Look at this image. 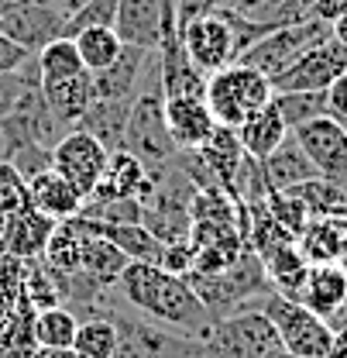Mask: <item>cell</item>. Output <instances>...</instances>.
I'll return each instance as SVG.
<instances>
[{"instance_id":"48","label":"cell","mask_w":347,"mask_h":358,"mask_svg":"<svg viewBox=\"0 0 347 358\" xmlns=\"http://www.w3.org/2000/svg\"><path fill=\"white\" fill-rule=\"evenodd\" d=\"M83 3H87V0H48V7H52L55 14H62V21H66V17H73Z\"/></svg>"},{"instance_id":"15","label":"cell","mask_w":347,"mask_h":358,"mask_svg":"<svg viewBox=\"0 0 347 358\" xmlns=\"http://www.w3.org/2000/svg\"><path fill=\"white\" fill-rule=\"evenodd\" d=\"M155 189V176L128 152H110V162L96 189L87 196V203H107V200H145Z\"/></svg>"},{"instance_id":"19","label":"cell","mask_w":347,"mask_h":358,"mask_svg":"<svg viewBox=\"0 0 347 358\" xmlns=\"http://www.w3.org/2000/svg\"><path fill=\"white\" fill-rule=\"evenodd\" d=\"M296 248L309 266H337L347 252V217H313L296 238Z\"/></svg>"},{"instance_id":"13","label":"cell","mask_w":347,"mask_h":358,"mask_svg":"<svg viewBox=\"0 0 347 358\" xmlns=\"http://www.w3.org/2000/svg\"><path fill=\"white\" fill-rule=\"evenodd\" d=\"M293 138L300 141V148L320 173V179H330L347 189V131L341 124H334L330 117H316L296 128Z\"/></svg>"},{"instance_id":"55","label":"cell","mask_w":347,"mask_h":358,"mask_svg":"<svg viewBox=\"0 0 347 358\" xmlns=\"http://www.w3.org/2000/svg\"><path fill=\"white\" fill-rule=\"evenodd\" d=\"M341 217H347V203H344V210H341Z\"/></svg>"},{"instance_id":"25","label":"cell","mask_w":347,"mask_h":358,"mask_svg":"<svg viewBox=\"0 0 347 358\" xmlns=\"http://www.w3.org/2000/svg\"><path fill=\"white\" fill-rule=\"evenodd\" d=\"M55 231V221L38 214L31 203L24 210H17L10 217V238H7V255L28 262V259H42L48 248V238Z\"/></svg>"},{"instance_id":"39","label":"cell","mask_w":347,"mask_h":358,"mask_svg":"<svg viewBox=\"0 0 347 358\" xmlns=\"http://www.w3.org/2000/svg\"><path fill=\"white\" fill-rule=\"evenodd\" d=\"M42 87V80H38V62L31 59L28 66H21L17 73H3L0 76V121L17 107V100L28 93V90Z\"/></svg>"},{"instance_id":"1","label":"cell","mask_w":347,"mask_h":358,"mask_svg":"<svg viewBox=\"0 0 347 358\" xmlns=\"http://www.w3.org/2000/svg\"><path fill=\"white\" fill-rule=\"evenodd\" d=\"M114 289L128 310L141 313L175 334L200 341L214 324V317L207 313V307L200 303V296L193 293V286L186 279L169 275L152 262H128Z\"/></svg>"},{"instance_id":"37","label":"cell","mask_w":347,"mask_h":358,"mask_svg":"<svg viewBox=\"0 0 347 358\" xmlns=\"http://www.w3.org/2000/svg\"><path fill=\"white\" fill-rule=\"evenodd\" d=\"M21 300H24V262L14 255H0V334L14 320Z\"/></svg>"},{"instance_id":"46","label":"cell","mask_w":347,"mask_h":358,"mask_svg":"<svg viewBox=\"0 0 347 358\" xmlns=\"http://www.w3.org/2000/svg\"><path fill=\"white\" fill-rule=\"evenodd\" d=\"M265 3H272V0H227V3H223V10H234V14L251 17V14H258Z\"/></svg>"},{"instance_id":"22","label":"cell","mask_w":347,"mask_h":358,"mask_svg":"<svg viewBox=\"0 0 347 358\" xmlns=\"http://www.w3.org/2000/svg\"><path fill=\"white\" fill-rule=\"evenodd\" d=\"M261 169H265V182H268V189L272 193H279V189H293V186H300V182H309V179H316L320 173L313 169V162L306 159V152L300 148V141L289 138L261 162Z\"/></svg>"},{"instance_id":"3","label":"cell","mask_w":347,"mask_h":358,"mask_svg":"<svg viewBox=\"0 0 347 358\" xmlns=\"http://www.w3.org/2000/svg\"><path fill=\"white\" fill-rule=\"evenodd\" d=\"M279 348V331L255 307L214 320L200 338V358H268Z\"/></svg>"},{"instance_id":"51","label":"cell","mask_w":347,"mask_h":358,"mask_svg":"<svg viewBox=\"0 0 347 358\" xmlns=\"http://www.w3.org/2000/svg\"><path fill=\"white\" fill-rule=\"evenodd\" d=\"M330 31H334V42H341L347 48V14L341 17V21H334V24H330Z\"/></svg>"},{"instance_id":"33","label":"cell","mask_w":347,"mask_h":358,"mask_svg":"<svg viewBox=\"0 0 347 358\" xmlns=\"http://www.w3.org/2000/svg\"><path fill=\"white\" fill-rule=\"evenodd\" d=\"M80 331V317L69 307H48L35 313V341L38 348H73Z\"/></svg>"},{"instance_id":"5","label":"cell","mask_w":347,"mask_h":358,"mask_svg":"<svg viewBox=\"0 0 347 358\" xmlns=\"http://www.w3.org/2000/svg\"><path fill=\"white\" fill-rule=\"evenodd\" d=\"M272 327L279 331V341L286 352L300 358H327L330 355V341H334V327L327 320H320L316 313H309L303 303L282 296V293H265L258 300V307Z\"/></svg>"},{"instance_id":"43","label":"cell","mask_w":347,"mask_h":358,"mask_svg":"<svg viewBox=\"0 0 347 358\" xmlns=\"http://www.w3.org/2000/svg\"><path fill=\"white\" fill-rule=\"evenodd\" d=\"M327 117L347 131V73L341 80H334L327 90Z\"/></svg>"},{"instance_id":"52","label":"cell","mask_w":347,"mask_h":358,"mask_svg":"<svg viewBox=\"0 0 347 358\" xmlns=\"http://www.w3.org/2000/svg\"><path fill=\"white\" fill-rule=\"evenodd\" d=\"M286 3H293V7H300L303 14H309V17H313V3H316V0H286Z\"/></svg>"},{"instance_id":"26","label":"cell","mask_w":347,"mask_h":358,"mask_svg":"<svg viewBox=\"0 0 347 358\" xmlns=\"http://www.w3.org/2000/svg\"><path fill=\"white\" fill-rule=\"evenodd\" d=\"M87 224V221H83ZM89 231V224H87ZM128 266V255L121 252V248H114L107 238H100V234H87V245H83V255H80V275H87L89 282H96V286H117V279H121V272Z\"/></svg>"},{"instance_id":"14","label":"cell","mask_w":347,"mask_h":358,"mask_svg":"<svg viewBox=\"0 0 347 358\" xmlns=\"http://www.w3.org/2000/svg\"><path fill=\"white\" fill-rule=\"evenodd\" d=\"M0 35L10 38L17 48H24L28 55H38L45 45L62 35V14H55L48 7V0L14 7V10L0 14Z\"/></svg>"},{"instance_id":"2","label":"cell","mask_w":347,"mask_h":358,"mask_svg":"<svg viewBox=\"0 0 347 358\" xmlns=\"http://www.w3.org/2000/svg\"><path fill=\"white\" fill-rule=\"evenodd\" d=\"M121 152L134 155L148 173H165L179 159V148L165 128V96H162V73H158V52L148 59L141 93L134 96L128 117V131L121 141Z\"/></svg>"},{"instance_id":"31","label":"cell","mask_w":347,"mask_h":358,"mask_svg":"<svg viewBox=\"0 0 347 358\" xmlns=\"http://www.w3.org/2000/svg\"><path fill=\"white\" fill-rule=\"evenodd\" d=\"M62 282L66 275L55 272L45 259H28L24 262V300L35 310H48V307H62Z\"/></svg>"},{"instance_id":"9","label":"cell","mask_w":347,"mask_h":358,"mask_svg":"<svg viewBox=\"0 0 347 358\" xmlns=\"http://www.w3.org/2000/svg\"><path fill=\"white\" fill-rule=\"evenodd\" d=\"M114 31L131 48L162 52L165 45L179 42L175 3L172 0H117Z\"/></svg>"},{"instance_id":"34","label":"cell","mask_w":347,"mask_h":358,"mask_svg":"<svg viewBox=\"0 0 347 358\" xmlns=\"http://www.w3.org/2000/svg\"><path fill=\"white\" fill-rule=\"evenodd\" d=\"M73 352L80 358H114L117 352V327L110 317H87L80 320Z\"/></svg>"},{"instance_id":"47","label":"cell","mask_w":347,"mask_h":358,"mask_svg":"<svg viewBox=\"0 0 347 358\" xmlns=\"http://www.w3.org/2000/svg\"><path fill=\"white\" fill-rule=\"evenodd\" d=\"M327 358H347V324L334 327V341H330V355Z\"/></svg>"},{"instance_id":"28","label":"cell","mask_w":347,"mask_h":358,"mask_svg":"<svg viewBox=\"0 0 347 358\" xmlns=\"http://www.w3.org/2000/svg\"><path fill=\"white\" fill-rule=\"evenodd\" d=\"M45 93V103H48V110L73 131L80 121H83V114H87L89 107H93V87H89V73L83 76H76V80H66V83H52V87H42Z\"/></svg>"},{"instance_id":"32","label":"cell","mask_w":347,"mask_h":358,"mask_svg":"<svg viewBox=\"0 0 347 358\" xmlns=\"http://www.w3.org/2000/svg\"><path fill=\"white\" fill-rule=\"evenodd\" d=\"M73 42H76V52H80L87 73H100V69L114 66L124 52V42L117 38L114 28H83Z\"/></svg>"},{"instance_id":"30","label":"cell","mask_w":347,"mask_h":358,"mask_svg":"<svg viewBox=\"0 0 347 358\" xmlns=\"http://www.w3.org/2000/svg\"><path fill=\"white\" fill-rule=\"evenodd\" d=\"M35 62H38V80H42V87H52V83H66V80H76V76H83L87 69H83V59H80V52H76V42L73 38H55V42H48L35 55Z\"/></svg>"},{"instance_id":"21","label":"cell","mask_w":347,"mask_h":358,"mask_svg":"<svg viewBox=\"0 0 347 358\" xmlns=\"http://www.w3.org/2000/svg\"><path fill=\"white\" fill-rule=\"evenodd\" d=\"M134 100H93L83 121L73 131H87L89 138H96L107 152H121V141L128 131V117Z\"/></svg>"},{"instance_id":"44","label":"cell","mask_w":347,"mask_h":358,"mask_svg":"<svg viewBox=\"0 0 347 358\" xmlns=\"http://www.w3.org/2000/svg\"><path fill=\"white\" fill-rule=\"evenodd\" d=\"M31 59H35V55H28L24 48H17L10 38L0 35V76H3V73H17V69L28 66Z\"/></svg>"},{"instance_id":"36","label":"cell","mask_w":347,"mask_h":358,"mask_svg":"<svg viewBox=\"0 0 347 358\" xmlns=\"http://www.w3.org/2000/svg\"><path fill=\"white\" fill-rule=\"evenodd\" d=\"M293 193L303 200V207L309 210V217H334L341 214L347 203V189L330 182V179H309V182H300L293 186Z\"/></svg>"},{"instance_id":"40","label":"cell","mask_w":347,"mask_h":358,"mask_svg":"<svg viewBox=\"0 0 347 358\" xmlns=\"http://www.w3.org/2000/svg\"><path fill=\"white\" fill-rule=\"evenodd\" d=\"M24 207H28V182L7 159H0V214H17Z\"/></svg>"},{"instance_id":"4","label":"cell","mask_w":347,"mask_h":358,"mask_svg":"<svg viewBox=\"0 0 347 358\" xmlns=\"http://www.w3.org/2000/svg\"><path fill=\"white\" fill-rule=\"evenodd\" d=\"M203 100H207V107L220 128H241L244 117H251L265 103H272V83L261 73L234 62L207 80Z\"/></svg>"},{"instance_id":"45","label":"cell","mask_w":347,"mask_h":358,"mask_svg":"<svg viewBox=\"0 0 347 358\" xmlns=\"http://www.w3.org/2000/svg\"><path fill=\"white\" fill-rule=\"evenodd\" d=\"M347 14V0H316L313 3V17L323 21V24H334Z\"/></svg>"},{"instance_id":"11","label":"cell","mask_w":347,"mask_h":358,"mask_svg":"<svg viewBox=\"0 0 347 358\" xmlns=\"http://www.w3.org/2000/svg\"><path fill=\"white\" fill-rule=\"evenodd\" d=\"M107 162H110V152L96 138H89L87 131H69L52 152V169L66 179L83 200L96 189Z\"/></svg>"},{"instance_id":"10","label":"cell","mask_w":347,"mask_h":358,"mask_svg":"<svg viewBox=\"0 0 347 358\" xmlns=\"http://www.w3.org/2000/svg\"><path fill=\"white\" fill-rule=\"evenodd\" d=\"M344 73H347V48L341 42H334V35H330L327 42L309 48L306 55H300L289 69H282L268 83H272V93H323Z\"/></svg>"},{"instance_id":"41","label":"cell","mask_w":347,"mask_h":358,"mask_svg":"<svg viewBox=\"0 0 347 358\" xmlns=\"http://www.w3.org/2000/svg\"><path fill=\"white\" fill-rule=\"evenodd\" d=\"M158 268L169 272V275H179V279L193 275V268H196V248H193V241H172V245H162Z\"/></svg>"},{"instance_id":"42","label":"cell","mask_w":347,"mask_h":358,"mask_svg":"<svg viewBox=\"0 0 347 358\" xmlns=\"http://www.w3.org/2000/svg\"><path fill=\"white\" fill-rule=\"evenodd\" d=\"M175 3V28L182 31L186 24H193L196 17H207V14H220L227 0H172Z\"/></svg>"},{"instance_id":"12","label":"cell","mask_w":347,"mask_h":358,"mask_svg":"<svg viewBox=\"0 0 347 358\" xmlns=\"http://www.w3.org/2000/svg\"><path fill=\"white\" fill-rule=\"evenodd\" d=\"M179 45H182L186 59L203 76H214L220 69L234 66V35H230V24L223 21V14H207V17H196L193 24H186L179 31Z\"/></svg>"},{"instance_id":"38","label":"cell","mask_w":347,"mask_h":358,"mask_svg":"<svg viewBox=\"0 0 347 358\" xmlns=\"http://www.w3.org/2000/svg\"><path fill=\"white\" fill-rule=\"evenodd\" d=\"M265 210H268V217L279 224L289 238H300L303 234V227L313 217H309V210L303 207V200L293 193V189H279V193H268V200H265Z\"/></svg>"},{"instance_id":"23","label":"cell","mask_w":347,"mask_h":358,"mask_svg":"<svg viewBox=\"0 0 347 358\" xmlns=\"http://www.w3.org/2000/svg\"><path fill=\"white\" fill-rule=\"evenodd\" d=\"M196 155H200V162L207 166L210 179L230 196L234 176H237V169H241V162H244V155H248V152L241 148V141H237V131H234V128H220L217 124L214 138H210Z\"/></svg>"},{"instance_id":"18","label":"cell","mask_w":347,"mask_h":358,"mask_svg":"<svg viewBox=\"0 0 347 358\" xmlns=\"http://www.w3.org/2000/svg\"><path fill=\"white\" fill-rule=\"evenodd\" d=\"M296 303L330 324L347 303V272L341 266H309Z\"/></svg>"},{"instance_id":"17","label":"cell","mask_w":347,"mask_h":358,"mask_svg":"<svg viewBox=\"0 0 347 358\" xmlns=\"http://www.w3.org/2000/svg\"><path fill=\"white\" fill-rule=\"evenodd\" d=\"M152 55L155 52L124 45V52L114 66H107L100 73H89L93 100H134L141 93V80H145V69H148Z\"/></svg>"},{"instance_id":"7","label":"cell","mask_w":347,"mask_h":358,"mask_svg":"<svg viewBox=\"0 0 347 358\" xmlns=\"http://www.w3.org/2000/svg\"><path fill=\"white\" fill-rule=\"evenodd\" d=\"M69 134V128L48 110L42 87L28 90L17 107L0 121V145H3V159L10 152L21 148H38V152H55V145Z\"/></svg>"},{"instance_id":"49","label":"cell","mask_w":347,"mask_h":358,"mask_svg":"<svg viewBox=\"0 0 347 358\" xmlns=\"http://www.w3.org/2000/svg\"><path fill=\"white\" fill-rule=\"evenodd\" d=\"M31 358H80L73 348H38Z\"/></svg>"},{"instance_id":"20","label":"cell","mask_w":347,"mask_h":358,"mask_svg":"<svg viewBox=\"0 0 347 358\" xmlns=\"http://www.w3.org/2000/svg\"><path fill=\"white\" fill-rule=\"evenodd\" d=\"M28 203L45 214V217H52V221H73V217H80L83 214V196L66 182V179L59 176L55 169H48L42 176L28 179Z\"/></svg>"},{"instance_id":"53","label":"cell","mask_w":347,"mask_h":358,"mask_svg":"<svg viewBox=\"0 0 347 358\" xmlns=\"http://www.w3.org/2000/svg\"><path fill=\"white\" fill-rule=\"evenodd\" d=\"M268 358H300V355H293V352H286V348H279V352H272Z\"/></svg>"},{"instance_id":"54","label":"cell","mask_w":347,"mask_h":358,"mask_svg":"<svg viewBox=\"0 0 347 358\" xmlns=\"http://www.w3.org/2000/svg\"><path fill=\"white\" fill-rule=\"evenodd\" d=\"M337 266H341V268H344V272H347V252H344V255H341V262H337Z\"/></svg>"},{"instance_id":"27","label":"cell","mask_w":347,"mask_h":358,"mask_svg":"<svg viewBox=\"0 0 347 358\" xmlns=\"http://www.w3.org/2000/svg\"><path fill=\"white\" fill-rule=\"evenodd\" d=\"M87 221V217H83ZM93 234L107 238L114 248H121L128 255V262H152L158 266V255H162V245L152 238V231L145 224H96L87 221Z\"/></svg>"},{"instance_id":"24","label":"cell","mask_w":347,"mask_h":358,"mask_svg":"<svg viewBox=\"0 0 347 358\" xmlns=\"http://www.w3.org/2000/svg\"><path fill=\"white\" fill-rule=\"evenodd\" d=\"M234 131H237L241 148H244L251 159H258V162H265V159L289 138V128H286L282 114L275 110V103H265L251 117H244V124L234 128Z\"/></svg>"},{"instance_id":"8","label":"cell","mask_w":347,"mask_h":358,"mask_svg":"<svg viewBox=\"0 0 347 358\" xmlns=\"http://www.w3.org/2000/svg\"><path fill=\"white\" fill-rule=\"evenodd\" d=\"M334 31L330 24L316 21V17H306L300 24H286V28H275L272 35H265L261 42H255L237 62L261 73L265 80H275L282 69H289L300 55H306L309 48H316L320 42H327Z\"/></svg>"},{"instance_id":"6","label":"cell","mask_w":347,"mask_h":358,"mask_svg":"<svg viewBox=\"0 0 347 358\" xmlns=\"http://www.w3.org/2000/svg\"><path fill=\"white\" fill-rule=\"evenodd\" d=\"M117 327V352L114 358H200V341L175 334L169 327L141 317V313L117 307L110 313Z\"/></svg>"},{"instance_id":"50","label":"cell","mask_w":347,"mask_h":358,"mask_svg":"<svg viewBox=\"0 0 347 358\" xmlns=\"http://www.w3.org/2000/svg\"><path fill=\"white\" fill-rule=\"evenodd\" d=\"M10 217H14V214H0V255H7V238H10Z\"/></svg>"},{"instance_id":"29","label":"cell","mask_w":347,"mask_h":358,"mask_svg":"<svg viewBox=\"0 0 347 358\" xmlns=\"http://www.w3.org/2000/svg\"><path fill=\"white\" fill-rule=\"evenodd\" d=\"M87 224L83 217H73V221H59L52 238H48V248H45V262L55 268V272H76L80 268V255H83V245H87Z\"/></svg>"},{"instance_id":"35","label":"cell","mask_w":347,"mask_h":358,"mask_svg":"<svg viewBox=\"0 0 347 358\" xmlns=\"http://www.w3.org/2000/svg\"><path fill=\"white\" fill-rule=\"evenodd\" d=\"M272 103L282 114L289 131L303 128L316 117H327V90L323 93H272Z\"/></svg>"},{"instance_id":"16","label":"cell","mask_w":347,"mask_h":358,"mask_svg":"<svg viewBox=\"0 0 347 358\" xmlns=\"http://www.w3.org/2000/svg\"><path fill=\"white\" fill-rule=\"evenodd\" d=\"M165 128L179 152H200L214 138L217 121H214L207 100L179 96V100H165Z\"/></svg>"}]
</instances>
